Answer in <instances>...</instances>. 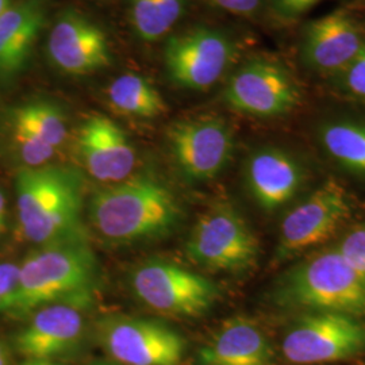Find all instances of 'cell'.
<instances>
[{
	"mask_svg": "<svg viewBox=\"0 0 365 365\" xmlns=\"http://www.w3.org/2000/svg\"><path fill=\"white\" fill-rule=\"evenodd\" d=\"M87 218L102 238L126 245L170 235L182 209L165 184L143 175L98 190L88 202Z\"/></svg>",
	"mask_w": 365,
	"mask_h": 365,
	"instance_id": "cell-1",
	"label": "cell"
},
{
	"mask_svg": "<svg viewBox=\"0 0 365 365\" xmlns=\"http://www.w3.org/2000/svg\"><path fill=\"white\" fill-rule=\"evenodd\" d=\"M98 260L87 240L41 245L19 264L18 284L6 312L14 318H29L49 304L84 307L98 284Z\"/></svg>",
	"mask_w": 365,
	"mask_h": 365,
	"instance_id": "cell-2",
	"label": "cell"
},
{
	"mask_svg": "<svg viewBox=\"0 0 365 365\" xmlns=\"http://www.w3.org/2000/svg\"><path fill=\"white\" fill-rule=\"evenodd\" d=\"M15 190L21 230L29 241L41 247L87 240L84 185L78 170L58 165L24 167L16 173Z\"/></svg>",
	"mask_w": 365,
	"mask_h": 365,
	"instance_id": "cell-3",
	"label": "cell"
},
{
	"mask_svg": "<svg viewBox=\"0 0 365 365\" xmlns=\"http://www.w3.org/2000/svg\"><path fill=\"white\" fill-rule=\"evenodd\" d=\"M272 300L299 313L331 312L365 321V279L330 247L289 267L274 283Z\"/></svg>",
	"mask_w": 365,
	"mask_h": 365,
	"instance_id": "cell-4",
	"label": "cell"
},
{
	"mask_svg": "<svg viewBox=\"0 0 365 365\" xmlns=\"http://www.w3.org/2000/svg\"><path fill=\"white\" fill-rule=\"evenodd\" d=\"M185 253L205 269L244 274L257 264L260 245L240 211L229 203H218L196 220Z\"/></svg>",
	"mask_w": 365,
	"mask_h": 365,
	"instance_id": "cell-5",
	"label": "cell"
},
{
	"mask_svg": "<svg viewBox=\"0 0 365 365\" xmlns=\"http://www.w3.org/2000/svg\"><path fill=\"white\" fill-rule=\"evenodd\" d=\"M352 215V197L346 188L327 179L286 212L274 248V262L292 260L322 245Z\"/></svg>",
	"mask_w": 365,
	"mask_h": 365,
	"instance_id": "cell-6",
	"label": "cell"
},
{
	"mask_svg": "<svg viewBox=\"0 0 365 365\" xmlns=\"http://www.w3.org/2000/svg\"><path fill=\"white\" fill-rule=\"evenodd\" d=\"M282 352L288 363L327 364L365 353V321L348 314L303 312L283 337Z\"/></svg>",
	"mask_w": 365,
	"mask_h": 365,
	"instance_id": "cell-7",
	"label": "cell"
},
{
	"mask_svg": "<svg viewBox=\"0 0 365 365\" xmlns=\"http://www.w3.org/2000/svg\"><path fill=\"white\" fill-rule=\"evenodd\" d=\"M130 286L149 309L179 318L202 317L220 297L206 276L170 261H145L131 272Z\"/></svg>",
	"mask_w": 365,
	"mask_h": 365,
	"instance_id": "cell-8",
	"label": "cell"
},
{
	"mask_svg": "<svg viewBox=\"0 0 365 365\" xmlns=\"http://www.w3.org/2000/svg\"><path fill=\"white\" fill-rule=\"evenodd\" d=\"M223 101L241 114L279 118L299 106L302 92L298 80L283 63L271 57H255L229 78Z\"/></svg>",
	"mask_w": 365,
	"mask_h": 365,
	"instance_id": "cell-9",
	"label": "cell"
},
{
	"mask_svg": "<svg viewBox=\"0 0 365 365\" xmlns=\"http://www.w3.org/2000/svg\"><path fill=\"white\" fill-rule=\"evenodd\" d=\"M235 56V41L229 34L214 27L196 26L167 41L164 66L176 87L206 91L221 80Z\"/></svg>",
	"mask_w": 365,
	"mask_h": 365,
	"instance_id": "cell-10",
	"label": "cell"
},
{
	"mask_svg": "<svg viewBox=\"0 0 365 365\" xmlns=\"http://www.w3.org/2000/svg\"><path fill=\"white\" fill-rule=\"evenodd\" d=\"M96 333L119 365H180L184 359L185 339L156 319L110 315L98 322Z\"/></svg>",
	"mask_w": 365,
	"mask_h": 365,
	"instance_id": "cell-11",
	"label": "cell"
},
{
	"mask_svg": "<svg viewBox=\"0 0 365 365\" xmlns=\"http://www.w3.org/2000/svg\"><path fill=\"white\" fill-rule=\"evenodd\" d=\"M168 145L182 178L206 182L227 167L235 150V134L222 118H188L170 125Z\"/></svg>",
	"mask_w": 365,
	"mask_h": 365,
	"instance_id": "cell-12",
	"label": "cell"
},
{
	"mask_svg": "<svg viewBox=\"0 0 365 365\" xmlns=\"http://www.w3.org/2000/svg\"><path fill=\"white\" fill-rule=\"evenodd\" d=\"M364 46L363 27L351 14L339 10L304 26L298 57L306 71L330 80L351 66Z\"/></svg>",
	"mask_w": 365,
	"mask_h": 365,
	"instance_id": "cell-13",
	"label": "cell"
},
{
	"mask_svg": "<svg viewBox=\"0 0 365 365\" xmlns=\"http://www.w3.org/2000/svg\"><path fill=\"white\" fill-rule=\"evenodd\" d=\"M245 185L253 202L272 214L295 200L307 182V170L295 153L282 146L255 149L245 163Z\"/></svg>",
	"mask_w": 365,
	"mask_h": 365,
	"instance_id": "cell-14",
	"label": "cell"
},
{
	"mask_svg": "<svg viewBox=\"0 0 365 365\" xmlns=\"http://www.w3.org/2000/svg\"><path fill=\"white\" fill-rule=\"evenodd\" d=\"M80 163L92 179L106 185L130 178L137 153L130 138L111 118L92 114L76 133Z\"/></svg>",
	"mask_w": 365,
	"mask_h": 365,
	"instance_id": "cell-15",
	"label": "cell"
},
{
	"mask_svg": "<svg viewBox=\"0 0 365 365\" xmlns=\"http://www.w3.org/2000/svg\"><path fill=\"white\" fill-rule=\"evenodd\" d=\"M46 48L53 66L71 76L90 75L111 63L105 31L76 11H66L56 19Z\"/></svg>",
	"mask_w": 365,
	"mask_h": 365,
	"instance_id": "cell-16",
	"label": "cell"
},
{
	"mask_svg": "<svg viewBox=\"0 0 365 365\" xmlns=\"http://www.w3.org/2000/svg\"><path fill=\"white\" fill-rule=\"evenodd\" d=\"M83 309L75 304H49L29 317L26 327L15 339V348L26 360H45L66 356L81 342L86 321Z\"/></svg>",
	"mask_w": 365,
	"mask_h": 365,
	"instance_id": "cell-17",
	"label": "cell"
},
{
	"mask_svg": "<svg viewBox=\"0 0 365 365\" xmlns=\"http://www.w3.org/2000/svg\"><path fill=\"white\" fill-rule=\"evenodd\" d=\"M199 365H274L271 341L247 318L226 321L197 353Z\"/></svg>",
	"mask_w": 365,
	"mask_h": 365,
	"instance_id": "cell-18",
	"label": "cell"
},
{
	"mask_svg": "<svg viewBox=\"0 0 365 365\" xmlns=\"http://www.w3.org/2000/svg\"><path fill=\"white\" fill-rule=\"evenodd\" d=\"M45 18L39 0L13 3L0 16V83L13 80L25 69Z\"/></svg>",
	"mask_w": 365,
	"mask_h": 365,
	"instance_id": "cell-19",
	"label": "cell"
},
{
	"mask_svg": "<svg viewBox=\"0 0 365 365\" xmlns=\"http://www.w3.org/2000/svg\"><path fill=\"white\" fill-rule=\"evenodd\" d=\"M317 141L339 170L365 180V119L334 115L319 122Z\"/></svg>",
	"mask_w": 365,
	"mask_h": 365,
	"instance_id": "cell-20",
	"label": "cell"
},
{
	"mask_svg": "<svg viewBox=\"0 0 365 365\" xmlns=\"http://www.w3.org/2000/svg\"><path fill=\"white\" fill-rule=\"evenodd\" d=\"M111 108L126 117L152 119L167 111L161 93L148 78L138 73H123L107 88Z\"/></svg>",
	"mask_w": 365,
	"mask_h": 365,
	"instance_id": "cell-21",
	"label": "cell"
},
{
	"mask_svg": "<svg viewBox=\"0 0 365 365\" xmlns=\"http://www.w3.org/2000/svg\"><path fill=\"white\" fill-rule=\"evenodd\" d=\"M188 0H130V22L145 42L167 36L185 11Z\"/></svg>",
	"mask_w": 365,
	"mask_h": 365,
	"instance_id": "cell-22",
	"label": "cell"
},
{
	"mask_svg": "<svg viewBox=\"0 0 365 365\" xmlns=\"http://www.w3.org/2000/svg\"><path fill=\"white\" fill-rule=\"evenodd\" d=\"M13 120L24 123L57 152L66 145L68 138L66 115L53 103L43 101L27 102L14 110Z\"/></svg>",
	"mask_w": 365,
	"mask_h": 365,
	"instance_id": "cell-23",
	"label": "cell"
},
{
	"mask_svg": "<svg viewBox=\"0 0 365 365\" xmlns=\"http://www.w3.org/2000/svg\"><path fill=\"white\" fill-rule=\"evenodd\" d=\"M13 141L16 152L27 168L49 165L57 150L21 122L13 120Z\"/></svg>",
	"mask_w": 365,
	"mask_h": 365,
	"instance_id": "cell-24",
	"label": "cell"
},
{
	"mask_svg": "<svg viewBox=\"0 0 365 365\" xmlns=\"http://www.w3.org/2000/svg\"><path fill=\"white\" fill-rule=\"evenodd\" d=\"M327 81L342 98L365 103V46L351 66Z\"/></svg>",
	"mask_w": 365,
	"mask_h": 365,
	"instance_id": "cell-25",
	"label": "cell"
},
{
	"mask_svg": "<svg viewBox=\"0 0 365 365\" xmlns=\"http://www.w3.org/2000/svg\"><path fill=\"white\" fill-rule=\"evenodd\" d=\"M334 248L353 269L365 279V222L346 230Z\"/></svg>",
	"mask_w": 365,
	"mask_h": 365,
	"instance_id": "cell-26",
	"label": "cell"
},
{
	"mask_svg": "<svg viewBox=\"0 0 365 365\" xmlns=\"http://www.w3.org/2000/svg\"><path fill=\"white\" fill-rule=\"evenodd\" d=\"M19 264L1 262L0 264V313L6 314L9 310L14 292L18 284Z\"/></svg>",
	"mask_w": 365,
	"mask_h": 365,
	"instance_id": "cell-27",
	"label": "cell"
},
{
	"mask_svg": "<svg viewBox=\"0 0 365 365\" xmlns=\"http://www.w3.org/2000/svg\"><path fill=\"white\" fill-rule=\"evenodd\" d=\"M322 0H271L274 13L284 21H295L309 13Z\"/></svg>",
	"mask_w": 365,
	"mask_h": 365,
	"instance_id": "cell-28",
	"label": "cell"
},
{
	"mask_svg": "<svg viewBox=\"0 0 365 365\" xmlns=\"http://www.w3.org/2000/svg\"><path fill=\"white\" fill-rule=\"evenodd\" d=\"M212 1L227 13L249 16L259 11L262 0H212Z\"/></svg>",
	"mask_w": 365,
	"mask_h": 365,
	"instance_id": "cell-29",
	"label": "cell"
},
{
	"mask_svg": "<svg viewBox=\"0 0 365 365\" xmlns=\"http://www.w3.org/2000/svg\"><path fill=\"white\" fill-rule=\"evenodd\" d=\"M6 225V197L0 191V233L4 230Z\"/></svg>",
	"mask_w": 365,
	"mask_h": 365,
	"instance_id": "cell-30",
	"label": "cell"
},
{
	"mask_svg": "<svg viewBox=\"0 0 365 365\" xmlns=\"http://www.w3.org/2000/svg\"><path fill=\"white\" fill-rule=\"evenodd\" d=\"M0 365H10L9 356H7L6 349H4V346L1 344H0Z\"/></svg>",
	"mask_w": 365,
	"mask_h": 365,
	"instance_id": "cell-31",
	"label": "cell"
},
{
	"mask_svg": "<svg viewBox=\"0 0 365 365\" xmlns=\"http://www.w3.org/2000/svg\"><path fill=\"white\" fill-rule=\"evenodd\" d=\"M13 6V0H0V16Z\"/></svg>",
	"mask_w": 365,
	"mask_h": 365,
	"instance_id": "cell-32",
	"label": "cell"
},
{
	"mask_svg": "<svg viewBox=\"0 0 365 365\" xmlns=\"http://www.w3.org/2000/svg\"><path fill=\"white\" fill-rule=\"evenodd\" d=\"M22 365H58L53 361H45V360H26Z\"/></svg>",
	"mask_w": 365,
	"mask_h": 365,
	"instance_id": "cell-33",
	"label": "cell"
},
{
	"mask_svg": "<svg viewBox=\"0 0 365 365\" xmlns=\"http://www.w3.org/2000/svg\"><path fill=\"white\" fill-rule=\"evenodd\" d=\"M90 365H119L117 363H108V361H98V363H92Z\"/></svg>",
	"mask_w": 365,
	"mask_h": 365,
	"instance_id": "cell-34",
	"label": "cell"
}]
</instances>
